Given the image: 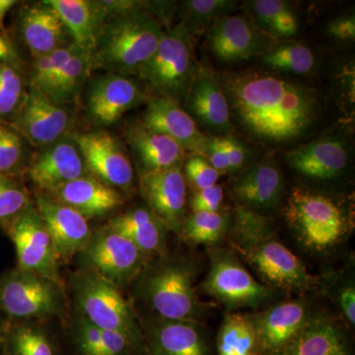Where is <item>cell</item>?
<instances>
[{"instance_id":"36","label":"cell","mask_w":355,"mask_h":355,"mask_svg":"<svg viewBox=\"0 0 355 355\" xmlns=\"http://www.w3.org/2000/svg\"><path fill=\"white\" fill-rule=\"evenodd\" d=\"M261 60L270 69L286 73L306 74L315 67L313 51L297 42L277 43L261 55Z\"/></svg>"},{"instance_id":"15","label":"cell","mask_w":355,"mask_h":355,"mask_svg":"<svg viewBox=\"0 0 355 355\" xmlns=\"http://www.w3.org/2000/svg\"><path fill=\"white\" fill-rule=\"evenodd\" d=\"M26 172L32 183L46 193L44 195L88 175L78 146L70 133L50 146L41 147L32 156Z\"/></svg>"},{"instance_id":"40","label":"cell","mask_w":355,"mask_h":355,"mask_svg":"<svg viewBox=\"0 0 355 355\" xmlns=\"http://www.w3.org/2000/svg\"><path fill=\"white\" fill-rule=\"evenodd\" d=\"M76 48V44H73L69 48L60 49L49 55L34 58L28 80L29 87L38 89L46 95Z\"/></svg>"},{"instance_id":"25","label":"cell","mask_w":355,"mask_h":355,"mask_svg":"<svg viewBox=\"0 0 355 355\" xmlns=\"http://www.w3.org/2000/svg\"><path fill=\"white\" fill-rule=\"evenodd\" d=\"M48 196L76 209L85 218L105 216L123 202L120 191L89 174Z\"/></svg>"},{"instance_id":"31","label":"cell","mask_w":355,"mask_h":355,"mask_svg":"<svg viewBox=\"0 0 355 355\" xmlns=\"http://www.w3.org/2000/svg\"><path fill=\"white\" fill-rule=\"evenodd\" d=\"M254 24L268 36L279 41L298 32V20L291 7L282 0H253L246 2Z\"/></svg>"},{"instance_id":"41","label":"cell","mask_w":355,"mask_h":355,"mask_svg":"<svg viewBox=\"0 0 355 355\" xmlns=\"http://www.w3.org/2000/svg\"><path fill=\"white\" fill-rule=\"evenodd\" d=\"M221 175L209 164L207 159L200 154H193L186 161L184 175L195 191L210 188L217 184Z\"/></svg>"},{"instance_id":"32","label":"cell","mask_w":355,"mask_h":355,"mask_svg":"<svg viewBox=\"0 0 355 355\" xmlns=\"http://www.w3.org/2000/svg\"><path fill=\"white\" fill-rule=\"evenodd\" d=\"M90 71V51L76 44L71 57L49 89L46 97L58 105L76 102L80 97Z\"/></svg>"},{"instance_id":"1","label":"cell","mask_w":355,"mask_h":355,"mask_svg":"<svg viewBox=\"0 0 355 355\" xmlns=\"http://www.w3.org/2000/svg\"><path fill=\"white\" fill-rule=\"evenodd\" d=\"M222 88L243 125L266 141L297 139L312 125L316 114L312 91L279 77L232 74L226 77Z\"/></svg>"},{"instance_id":"48","label":"cell","mask_w":355,"mask_h":355,"mask_svg":"<svg viewBox=\"0 0 355 355\" xmlns=\"http://www.w3.org/2000/svg\"><path fill=\"white\" fill-rule=\"evenodd\" d=\"M340 306L343 314L352 324H355V289L354 286H347L340 295Z\"/></svg>"},{"instance_id":"21","label":"cell","mask_w":355,"mask_h":355,"mask_svg":"<svg viewBox=\"0 0 355 355\" xmlns=\"http://www.w3.org/2000/svg\"><path fill=\"white\" fill-rule=\"evenodd\" d=\"M261 355H277L309 323L307 305L293 300L279 303L252 317Z\"/></svg>"},{"instance_id":"20","label":"cell","mask_w":355,"mask_h":355,"mask_svg":"<svg viewBox=\"0 0 355 355\" xmlns=\"http://www.w3.org/2000/svg\"><path fill=\"white\" fill-rule=\"evenodd\" d=\"M35 207L43 219L58 258L65 260L85 249L91 231L83 214L48 195L39 196Z\"/></svg>"},{"instance_id":"19","label":"cell","mask_w":355,"mask_h":355,"mask_svg":"<svg viewBox=\"0 0 355 355\" xmlns=\"http://www.w3.org/2000/svg\"><path fill=\"white\" fill-rule=\"evenodd\" d=\"M144 127L162 133L177 141L184 151L203 155L209 137L179 102L169 98L151 97L140 121Z\"/></svg>"},{"instance_id":"47","label":"cell","mask_w":355,"mask_h":355,"mask_svg":"<svg viewBox=\"0 0 355 355\" xmlns=\"http://www.w3.org/2000/svg\"><path fill=\"white\" fill-rule=\"evenodd\" d=\"M202 156L207 159L209 164L219 174L224 175L231 173L227 157H226L225 153H224L223 149H222L218 137H214V139H210L209 137Z\"/></svg>"},{"instance_id":"6","label":"cell","mask_w":355,"mask_h":355,"mask_svg":"<svg viewBox=\"0 0 355 355\" xmlns=\"http://www.w3.org/2000/svg\"><path fill=\"white\" fill-rule=\"evenodd\" d=\"M83 91L86 118L102 130L114 125L123 114L151 98L139 81L116 73L88 78Z\"/></svg>"},{"instance_id":"8","label":"cell","mask_w":355,"mask_h":355,"mask_svg":"<svg viewBox=\"0 0 355 355\" xmlns=\"http://www.w3.org/2000/svg\"><path fill=\"white\" fill-rule=\"evenodd\" d=\"M203 288L230 309L258 307L272 296V291L254 279L239 261L228 252L211 254V266Z\"/></svg>"},{"instance_id":"34","label":"cell","mask_w":355,"mask_h":355,"mask_svg":"<svg viewBox=\"0 0 355 355\" xmlns=\"http://www.w3.org/2000/svg\"><path fill=\"white\" fill-rule=\"evenodd\" d=\"M237 2L232 0H187L181 2L178 10V25L189 34L207 29L216 20L230 15Z\"/></svg>"},{"instance_id":"24","label":"cell","mask_w":355,"mask_h":355,"mask_svg":"<svg viewBox=\"0 0 355 355\" xmlns=\"http://www.w3.org/2000/svg\"><path fill=\"white\" fill-rule=\"evenodd\" d=\"M125 139L140 167V173L182 168L183 147L167 135L153 132L141 125H132Z\"/></svg>"},{"instance_id":"35","label":"cell","mask_w":355,"mask_h":355,"mask_svg":"<svg viewBox=\"0 0 355 355\" xmlns=\"http://www.w3.org/2000/svg\"><path fill=\"white\" fill-rule=\"evenodd\" d=\"M28 144L10 123L0 121V175L15 178L27 171L32 159Z\"/></svg>"},{"instance_id":"42","label":"cell","mask_w":355,"mask_h":355,"mask_svg":"<svg viewBox=\"0 0 355 355\" xmlns=\"http://www.w3.org/2000/svg\"><path fill=\"white\" fill-rule=\"evenodd\" d=\"M14 355H55L46 336L34 329L22 328L14 334Z\"/></svg>"},{"instance_id":"12","label":"cell","mask_w":355,"mask_h":355,"mask_svg":"<svg viewBox=\"0 0 355 355\" xmlns=\"http://www.w3.org/2000/svg\"><path fill=\"white\" fill-rule=\"evenodd\" d=\"M51 101L38 89L29 87L10 125L32 146L44 147L69 135L71 112Z\"/></svg>"},{"instance_id":"9","label":"cell","mask_w":355,"mask_h":355,"mask_svg":"<svg viewBox=\"0 0 355 355\" xmlns=\"http://www.w3.org/2000/svg\"><path fill=\"white\" fill-rule=\"evenodd\" d=\"M279 41L261 31L249 14H230L216 20L207 32V44L222 62L248 60L263 55Z\"/></svg>"},{"instance_id":"26","label":"cell","mask_w":355,"mask_h":355,"mask_svg":"<svg viewBox=\"0 0 355 355\" xmlns=\"http://www.w3.org/2000/svg\"><path fill=\"white\" fill-rule=\"evenodd\" d=\"M241 207L254 211L275 209L284 193V178L277 165L263 161L254 165L232 186Z\"/></svg>"},{"instance_id":"43","label":"cell","mask_w":355,"mask_h":355,"mask_svg":"<svg viewBox=\"0 0 355 355\" xmlns=\"http://www.w3.org/2000/svg\"><path fill=\"white\" fill-rule=\"evenodd\" d=\"M224 191L220 184L195 191L191 196L190 205L193 212H219L223 203Z\"/></svg>"},{"instance_id":"22","label":"cell","mask_w":355,"mask_h":355,"mask_svg":"<svg viewBox=\"0 0 355 355\" xmlns=\"http://www.w3.org/2000/svg\"><path fill=\"white\" fill-rule=\"evenodd\" d=\"M287 164L306 177L334 179L347 167V148L340 140L324 137L297 147L286 154Z\"/></svg>"},{"instance_id":"3","label":"cell","mask_w":355,"mask_h":355,"mask_svg":"<svg viewBox=\"0 0 355 355\" xmlns=\"http://www.w3.org/2000/svg\"><path fill=\"white\" fill-rule=\"evenodd\" d=\"M164 34L160 21L146 11L109 18L91 49L90 69L137 76Z\"/></svg>"},{"instance_id":"37","label":"cell","mask_w":355,"mask_h":355,"mask_svg":"<svg viewBox=\"0 0 355 355\" xmlns=\"http://www.w3.org/2000/svg\"><path fill=\"white\" fill-rule=\"evenodd\" d=\"M26 85L20 62L0 64V121L12 120L27 93Z\"/></svg>"},{"instance_id":"33","label":"cell","mask_w":355,"mask_h":355,"mask_svg":"<svg viewBox=\"0 0 355 355\" xmlns=\"http://www.w3.org/2000/svg\"><path fill=\"white\" fill-rule=\"evenodd\" d=\"M218 355H261L252 317L226 315L216 338Z\"/></svg>"},{"instance_id":"5","label":"cell","mask_w":355,"mask_h":355,"mask_svg":"<svg viewBox=\"0 0 355 355\" xmlns=\"http://www.w3.org/2000/svg\"><path fill=\"white\" fill-rule=\"evenodd\" d=\"M288 225L303 246L323 252L342 241L347 221L333 200L320 193L294 188L284 207Z\"/></svg>"},{"instance_id":"39","label":"cell","mask_w":355,"mask_h":355,"mask_svg":"<svg viewBox=\"0 0 355 355\" xmlns=\"http://www.w3.org/2000/svg\"><path fill=\"white\" fill-rule=\"evenodd\" d=\"M27 189L15 178L0 175V225L9 229L31 205Z\"/></svg>"},{"instance_id":"14","label":"cell","mask_w":355,"mask_h":355,"mask_svg":"<svg viewBox=\"0 0 355 355\" xmlns=\"http://www.w3.org/2000/svg\"><path fill=\"white\" fill-rule=\"evenodd\" d=\"M0 306L13 318L46 316L58 312L60 298L55 282L19 270L0 284Z\"/></svg>"},{"instance_id":"27","label":"cell","mask_w":355,"mask_h":355,"mask_svg":"<svg viewBox=\"0 0 355 355\" xmlns=\"http://www.w3.org/2000/svg\"><path fill=\"white\" fill-rule=\"evenodd\" d=\"M148 342L153 355H212L202 329L193 322L164 320L151 328Z\"/></svg>"},{"instance_id":"38","label":"cell","mask_w":355,"mask_h":355,"mask_svg":"<svg viewBox=\"0 0 355 355\" xmlns=\"http://www.w3.org/2000/svg\"><path fill=\"white\" fill-rule=\"evenodd\" d=\"M228 225V216L223 212H193L180 231L193 244L211 245L220 241Z\"/></svg>"},{"instance_id":"45","label":"cell","mask_w":355,"mask_h":355,"mask_svg":"<svg viewBox=\"0 0 355 355\" xmlns=\"http://www.w3.org/2000/svg\"><path fill=\"white\" fill-rule=\"evenodd\" d=\"M218 140L227 157L230 172L239 171L246 163L248 155L246 148L233 135H224L218 137Z\"/></svg>"},{"instance_id":"18","label":"cell","mask_w":355,"mask_h":355,"mask_svg":"<svg viewBox=\"0 0 355 355\" xmlns=\"http://www.w3.org/2000/svg\"><path fill=\"white\" fill-rule=\"evenodd\" d=\"M85 250L90 266L100 277L114 284L132 279L144 261V252L109 228L90 239Z\"/></svg>"},{"instance_id":"7","label":"cell","mask_w":355,"mask_h":355,"mask_svg":"<svg viewBox=\"0 0 355 355\" xmlns=\"http://www.w3.org/2000/svg\"><path fill=\"white\" fill-rule=\"evenodd\" d=\"M146 297L154 310L168 321L193 322L202 305L193 287V272L188 266L168 263L147 279Z\"/></svg>"},{"instance_id":"30","label":"cell","mask_w":355,"mask_h":355,"mask_svg":"<svg viewBox=\"0 0 355 355\" xmlns=\"http://www.w3.org/2000/svg\"><path fill=\"white\" fill-rule=\"evenodd\" d=\"M108 228L127 238L144 254L162 248L167 229L148 207H137L114 217Z\"/></svg>"},{"instance_id":"49","label":"cell","mask_w":355,"mask_h":355,"mask_svg":"<svg viewBox=\"0 0 355 355\" xmlns=\"http://www.w3.org/2000/svg\"><path fill=\"white\" fill-rule=\"evenodd\" d=\"M7 62H20L19 55L9 34H0V64Z\"/></svg>"},{"instance_id":"13","label":"cell","mask_w":355,"mask_h":355,"mask_svg":"<svg viewBox=\"0 0 355 355\" xmlns=\"http://www.w3.org/2000/svg\"><path fill=\"white\" fill-rule=\"evenodd\" d=\"M78 302L85 320L102 330L121 331L139 340L132 310L113 282L98 275L81 282Z\"/></svg>"},{"instance_id":"28","label":"cell","mask_w":355,"mask_h":355,"mask_svg":"<svg viewBox=\"0 0 355 355\" xmlns=\"http://www.w3.org/2000/svg\"><path fill=\"white\" fill-rule=\"evenodd\" d=\"M60 14L74 44L91 51L96 37L108 20L101 0H48Z\"/></svg>"},{"instance_id":"29","label":"cell","mask_w":355,"mask_h":355,"mask_svg":"<svg viewBox=\"0 0 355 355\" xmlns=\"http://www.w3.org/2000/svg\"><path fill=\"white\" fill-rule=\"evenodd\" d=\"M277 355H352L342 331L327 320H312Z\"/></svg>"},{"instance_id":"11","label":"cell","mask_w":355,"mask_h":355,"mask_svg":"<svg viewBox=\"0 0 355 355\" xmlns=\"http://www.w3.org/2000/svg\"><path fill=\"white\" fill-rule=\"evenodd\" d=\"M19 270L57 282L58 254L43 219L30 205L8 229Z\"/></svg>"},{"instance_id":"16","label":"cell","mask_w":355,"mask_h":355,"mask_svg":"<svg viewBox=\"0 0 355 355\" xmlns=\"http://www.w3.org/2000/svg\"><path fill=\"white\" fill-rule=\"evenodd\" d=\"M17 30L34 58L74 44L69 30L48 0L21 7Z\"/></svg>"},{"instance_id":"4","label":"cell","mask_w":355,"mask_h":355,"mask_svg":"<svg viewBox=\"0 0 355 355\" xmlns=\"http://www.w3.org/2000/svg\"><path fill=\"white\" fill-rule=\"evenodd\" d=\"M190 36L180 25L165 32L155 53L137 74L149 95L179 103L186 99L197 74Z\"/></svg>"},{"instance_id":"50","label":"cell","mask_w":355,"mask_h":355,"mask_svg":"<svg viewBox=\"0 0 355 355\" xmlns=\"http://www.w3.org/2000/svg\"><path fill=\"white\" fill-rule=\"evenodd\" d=\"M17 3L16 0H0V34L8 35L4 21L9 11Z\"/></svg>"},{"instance_id":"23","label":"cell","mask_w":355,"mask_h":355,"mask_svg":"<svg viewBox=\"0 0 355 355\" xmlns=\"http://www.w3.org/2000/svg\"><path fill=\"white\" fill-rule=\"evenodd\" d=\"M186 101L190 113L205 127L223 133L232 130L227 96L209 71L197 72Z\"/></svg>"},{"instance_id":"17","label":"cell","mask_w":355,"mask_h":355,"mask_svg":"<svg viewBox=\"0 0 355 355\" xmlns=\"http://www.w3.org/2000/svg\"><path fill=\"white\" fill-rule=\"evenodd\" d=\"M140 191L154 216L167 229L181 230L187 187L182 168L140 173Z\"/></svg>"},{"instance_id":"44","label":"cell","mask_w":355,"mask_h":355,"mask_svg":"<svg viewBox=\"0 0 355 355\" xmlns=\"http://www.w3.org/2000/svg\"><path fill=\"white\" fill-rule=\"evenodd\" d=\"M79 347L83 355H100L102 329L84 319L79 328Z\"/></svg>"},{"instance_id":"10","label":"cell","mask_w":355,"mask_h":355,"mask_svg":"<svg viewBox=\"0 0 355 355\" xmlns=\"http://www.w3.org/2000/svg\"><path fill=\"white\" fill-rule=\"evenodd\" d=\"M88 174L103 183L128 191L132 187L133 168L120 141L107 130L73 135Z\"/></svg>"},{"instance_id":"2","label":"cell","mask_w":355,"mask_h":355,"mask_svg":"<svg viewBox=\"0 0 355 355\" xmlns=\"http://www.w3.org/2000/svg\"><path fill=\"white\" fill-rule=\"evenodd\" d=\"M230 240L268 284L288 291H309L316 284L302 261L279 241L270 222L259 212L238 207Z\"/></svg>"},{"instance_id":"46","label":"cell","mask_w":355,"mask_h":355,"mask_svg":"<svg viewBox=\"0 0 355 355\" xmlns=\"http://www.w3.org/2000/svg\"><path fill=\"white\" fill-rule=\"evenodd\" d=\"M328 34L334 39L342 42L354 41L355 18L354 15L340 16L329 23Z\"/></svg>"}]
</instances>
